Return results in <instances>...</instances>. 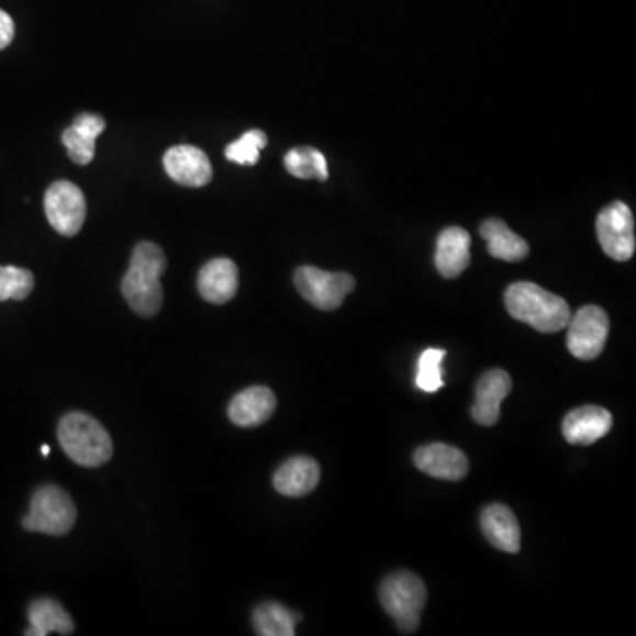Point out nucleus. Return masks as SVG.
Instances as JSON below:
<instances>
[{"mask_svg": "<svg viewBox=\"0 0 636 636\" xmlns=\"http://www.w3.org/2000/svg\"><path fill=\"white\" fill-rule=\"evenodd\" d=\"M167 257L158 244L141 243L122 280V295L133 312L142 316L158 315L163 304L161 276Z\"/></svg>", "mask_w": 636, "mask_h": 636, "instance_id": "1", "label": "nucleus"}, {"mask_svg": "<svg viewBox=\"0 0 636 636\" xmlns=\"http://www.w3.org/2000/svg\"><path fill=\"white\" fill-rule=\"evenodd\" d=\"M504 301L513 319L531 325L539 333H559L571 319V310L565 299L528 281L511 284L505 290Z\"/></svg>", "mask_w": 636, "mask_h": 636, "instance_id": "2", "label": "nucleus"}, {"mask_svg": "<svg viewBox=\"0 0 636 636\" xmlns=\"http://www.w3.org/2000/svg\"><path fill=\"white\" fill-rule=\"evenodd\" d=\"M60 446L75 464L81 467H100L113 455L109 432L94 417L83 412L64 415L59 423Z\"/></svg>", "mask_w": 636, "mask_h": 636, "instance_id": "3", "label": "nucleus"}, {"mask_svg": "<svg viewBox=\"0 0 636 636\" xmlns=\"http://www.w3.org/2000/svg\"><path fill=\"white\" fill-rule=\"evenodd\" d=\"M380 603L398 629L411 635L420 627L421 612L426 605V587L411 571H397L382 580L379 589Z\"/></svg>", "mask_w": 636, "mask_h": 636, "instance_id": "4", "label": "nucleus"}, {"mask_svg": "<svg viewBox=\"0 0 636 636\" xmlns=\"http://www.w3.org/2000/svg\"><path fill=\"white\" fill-rule=\"evenodd\" d=\"M77 524V507L68 492L63 488L48 484L34 493L31 511L23 518V528L29 533H43L48 536H64Z\"/></svg>", "mask_w": 636, "mask_h": 636, "instance_id": "5", "label": "nucleus"}, {"mask_svg": "<svg viewBox=\"0 0 636 636\" xmlns=\"http://www.w3.org/2000/svg\"><path fill=\"white\" fill-rule=\"evenodd\" d=\"M293 283L308 303L324 312L342 306L348 293L356 289V281L347 272H327L312 266L299 267Z\"/></svg>", "mask_w": 636, "mask_h": 636, "instance_id": "6", "label": "nucleus"}, {"mask_svg": "<svg viewBox=\"0 0 636 636\" xmlns=\"http://www.w3.org/2000/svg\"><path fill=\"white\" fill-rule=\"evenodd\" d=\"M568 350L580 361H594L609 338L610 321L605 310L594 304L583 306L569 319Z\"/></svg>", "mask_w": 636, "mask_h": 636, "instance_id": "7", "label": "nucleus"}, {"mask_svg": "<svg viewBox=\"0 0 636 636\" xmlns=\"http://www.w3.org/2000/svg\"><path fill=\"white\" fill-rule=\"evenodd\" d=\"M601 248L617 263H626L635 255V220L626 203L612 202L603 209L596 222Z\"/></svg>", "mask_w": 636, "mask_h": 636, "instance_id": "8", "label": "nucleus"}, {"mask_svg": "<svg viewBox=\"0 0 636 636\" xmlns=\"http://www.w3.org/2000/svg\"><path fill=\"white\" fill-rule=\"evenodd\" d=\"M45 212L55 231L66 237H72L86 223V197L72 182H54L45 193Z\"/></svg>", "mask_w": 636, "mask_h": 636, "instance_id": "9", "label": "nucleus"}, {"mask_svg": "<svg viewBox=\"0 0 636 636\" xmlns=\"http://www.w3.org/2000/svg\"><path fill=\"white\" fill-rule=\"evenodd\" d=\"M163 167L177 185L202 188L212 179V167L208 154L193 145H176L163 158Z\"/></svg>", "mask_w": 636, "mask_h": 636, "instance_id": "10", "label": "nucleus"}, {"mask_svg": "<svg viewBox=\"0 0 636 636\" xmlns=\"http://www.w3.org/2000/svg\"><path fill=\"white\" fill-rule=\"evenodd\" d=\"M612 414L598 405H585L569 412L562 421V435L573 446H592L609 435Z\"/></svg>", "mask_w": 636, "mask_h": 636, "instance_id": "11", "label": "nucleus"}, {"mask_svg": "<svg viewBox=\"0 0 636 636\" xmlns=\"http://www.w3.org/2000/svg\"><path fill=\"white\" fill-rule=\"evenodd\" d=\"M414 464L421 472L446 481H460L469 472V458L449 444H429L414 453Z\"/></svg>", "mask_w": 636, "mask_h": 636, "instance_id": "12", "label": "nucleus"}, {"mask_svg": "<svg viewBox=\"0 0 636 636\" xmlns=\"http://www.w3.org/2000/svg\"><path fill=\"white\" fill-rule=\"evenodd\" d=\"M511 377L504 370H490L476 386L472 417L483 426H493L501 417V403L511 391Z\"/></svg>", "mask_w": 636, "mask_h": 636, "instance_id": "13", "label": "nucleus"}, {"mask_svg": "<svg viewBox=\"0 0 636 636\" xmlns=\"http://www.w3.org/2000/svg\"><path fill=\"white\" fill-rule=\"evenodd\" d=\"M239 289V271L231 258H214L200 269L199 292L208 303L225 304Z\"/></svg>", "mask_w": 636, "mask_h": 636, "instance_id": "14", "label": "nucleus"}, {"mask_svg": "<svg viewBox=\"0 0 636 636\" xmlns=\"http://www.w3.org/2000/svg\"><path fill=\"white\" fill-rule=\"evenodd\" d=\"M275 411L276 397L271 389L255 386L235 394L228 405V417L235 426L255 428L266 423Z\"/></svg>", "mask_w": 636, "mask_h": 636, "instance_id": "15", "label": "nucleus"}, {"mask_svg": "<svg viewBox=\"0 0 636 636\" xmlns=\"http://www.w3.org/2000/svg\"><path fill=\"white\" fill-rule=\"evenodd\" d=\"M321 481V467L310 456H293L276 470V492L284 496H304L312 493Z\"/></svg>", "mask_w": 636, "mask_h": 636, "instance_id": "16", "label": "nucleus"}, {"mask_svg": "<svg viewBox=\"0 0 636 636\" xmlns=\"http://www.w3.org/2000/svg\"><path fill=\"white\" fill-rule=\"evenodd\" d=\"M470 235L460 226H449L438 235L435 266L444 278H456L469 267Z\"/></svg>", "mask_w": 636, "mask_h": 636, "instance_id": "17", "label": "nucleus"}, {"mask_svg": "<svg viewBox=\"0 0 636 636\" xmlns=\"http://www.w3.org/2000/svg\"><path fill=\"white\" fill-rule=\"evenodd\" d=\"M104 119L94 113H81L63 133V144L69 158L77 165H89L94 159L96 138L104 132Z\"/></svg>", "mask_w": 636, "mask_h": 636, "instance_id": "18", "label": "nucleus"}, {"mask_svg": "<svg viewBox=\"0 0 636 636\" xmlns=\"http://www.w3.org/2000/svg\"><path fill=\"white\" fill-rule=\"evenodd\" d=\"M481 528L490 545L505 554L520 551V525L515 513L504 504H490L481 515Z\"/></svg>", "mask_w": 636, "mask_h": 636, "instance_id": "19", "label": "nucleus"}, {"mask_svg": "<svg viewBox=\"0 0 636 636\" xmlns=\"http://www.w3.org/2000/svg\"><path fill=\"white\" fill-rule=\"evenodd\" d=\"M481 237L487 241L488 252L504 263H520L528 255L524 237L511 231L502 220H488L481 225Z\"/></svg>", "mask_w": 636, "mask_h": 636, "instance_id": "20", "label": "nucleus"}, {"mask_svg": "<svg viewBox=\"0 0 636 636\" xmlns=\"http://www.w3.org/2000/svg\"><path fill=\"white\" fill-rule=\"evenodd\" d=\"M29 623H31V629L25 633L27 636H46L51 633L71 635L75 632L71 615L57 601L48 600V598L34 601L29 606Z\"/></svg>", "mask_w": 636, "mask_h": 636, "instance_id": "21", "label": "nucleus"}, {"mask_svg": "<svg viewBox=\"0 0 636 636\" xmlns=\"http://www.w3.org/2000/svg\"><path fill=\"white\" fill-rule=\"evenodd\" d=\"M299 621L301 617L298 614H292L289 609L275 601L264 603L253 612L255 632L263 636H293Z\"/></svg>", "mask_w": 636, "mask_h": 636, "instance_id": "22", "label": "nucleus"}, {"mask_svg": "<svg viewBox=\"0 0 636 636\" xmlns=\"http://www.w3.org/2000/svg\"><path fill=\"white\" fill-rule=\"evenodd\" d=\"M284 168L299 179H319V181H327L330 170H327V161H325L324 154L321 150L313 149V147H295L284 156Z\"/></svg>", "mask_w": 636, "mask_h": 636, "instance_id": "23", "label": "nucleus"}, {"mask_svg": "<svg viewBox=\"0 0 636 636\" xmlns=\"http://www.w3.org/2000/svg\"><path fill=\"white\" fill-rule=\"evenodd\" d=\"M446 357L444 348H426L417 361L415 386L424 393H437L443 389V361Z\"/></svg>", "mask_w": 636, "mask_h": 636, "instance_id": "24", "label": "nucleus"}, {"mask_svg": "<svg viewBox=\"0 0 636 636\" xmlns=\"http://www.w3.org/2000/svg\"><path fill=\"white\" fill-rule=\"evenodd\" d=\"M34 290V276L27 269L0 266V301H23Z\"/></svg>", "mask_w": 636, "mask_h": 636, "instance_id": "25", "label": "nucleus"}, {"mask_svg": "<svg viewBox=\"0 0 636 636\" xmlns=\"http://www.w3.org/2000/svg\"><path fill=\"white\" fill-rule=\"evenodd\" d=\"M267 145L266 133L260 130H252V132L244 133L239 141L232 142L225 149L226 159L237 163V165H257L260 158V150Z\"/></svg>", "mask_w": 636, "mask_h": 636, "instance_id": "26", "label": "nucleus"}, {"mask_svg": "<svg viewBox=\"0 0 636 636\" xmlns=\"http://www.w3.org/2000/svg\"><path fill=\"white\" fill-rule=\"evenodd\" d=\"M14 37V22L10 14L0 10V51H4L5 46H10Z\"/></svg>", "mask_w": 636, "mask_h": 636, "instance_id": "27", "label": "nucleus"}, {"mask_svg": "<svg viewBox=\"0 0 636 636\" xmlns=\"http://www.w3.org/2000/svg\"><path fill=\"white\" fill-rule=\"evenodd\" d=\"M41 453H43L45 456L51 455V447L46 446V444H43V447H41Z\"/></svg>", "mask_w": 636, "mask_h": 636, "instance_id": "28", "label": "nucleus"}]
</instances>
